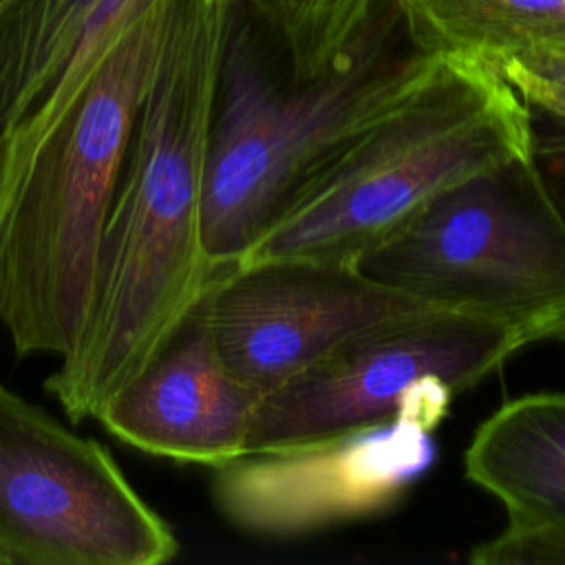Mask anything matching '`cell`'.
Segmentation results:
<instances>
[{
    "instance_id": "obj_1",
    "label": "cell",
    "mask_w": 565,
    "mask_h": 565,
    "mask_svg": "<svg viewBox=\"0 0 565 565\" xmlns=\"http://www.w3.org/2000/svg\"><path fill=\"white\" fill-rule=\"evenodd\" d=\"M230 7L168 0L104 227L90 313L44 382L73 422L95 417L143 369L214 276L203 247V190Z\"/></svg>"
},
{
    "instance_id": "obj_2",
    "label": "cell",
    "mask_w": 565,
    "mask_h": 565,
    "mask_svg": "<svg viewBox=\"0 0 565 565\" xmlns=\"http://www.w3.org/2000/svg\"><path fill=\"white\" fill-rule=\"evenodd\" d=\"M430 57L411 40L399 2L380 0L342 60L296 79L271 33L230 9L203 190V247L214 271L236 265Z\"/></svg>"
},
{
    "instance_id": "obj_3",
    "label": "cell",
    "mask_w": 565,
    "mask_h": 565,
    "mask_svg": "<svg viewBox=\"0 0 565 565\" xmlns=\"http://www.w3.org/2000/svg\"><path fill=\"white\" fill-rule=\"evenodd\" d=\"M168 0L115 38L0 203V329L15 355L66 358L86 327L104 227L163 42Z\"/></svg>"
},
{
    "instance_id": "obj_4",
    "label": "cell",
    "mask_w": 565,
    "mask_h": 565,
    "mask_svg": "<svg viewBox=\"0 0 565 565\" xmlns=\"http://www.w3.org/2000/svg\"><path fill=\"white\" fill-rule=\"evenodd\" d=\"M530 152V110L516 88L481 57L435 51L419 77L296 192L236 265H355L444 190Z\"/></svg>"
},
{
    "instance_id": "obj_5",
    "label": "cell",
    "mask_w": 565,
    "mask_h": 565,
    "mask_svg": "<svg viewBox=\"0 0 565 565\" xmlns=\"http://www.w3.org/2000/svg\"><path fill=\"white\" fill-rule=\"evenodd\" d=\"M355 267L446 309L519 327L527 344L565 316V212L532 152L444 190Z\"/></svg>"
},
{
    "instance_id": "obj_6",
    "label": "cell",
    "mask_w": 565,
    "mask_h": 565,
    "mask_svg": "<svg viewBox=\"0 0 565 565\" xmlns=\"http://www.w3.org/2000/svg\"><path fill=\"white\" fill-rule=\"evenodd\" d=\"M527 347L510 322L433 309L362 331L263 395L247 452L413 417L437 428L457 393Z\"/></svg>"
},
{
    "instance_id": "obj_7",
    "label": "cell",
    "mask_w": 565,
    "mask_h": 565,
    "mask_svg": "<svg viewBox=\"0 0 565 565\" xmlns=\"http://www.w3.org/2000/svg\"><path fill=\"white\" fill-rule=\"evenodd\" d=\"M177 554V534L108 448L0 380V565H161Z\"/></svg>"
},
{
    "instance_id": "obj_8",
    "label": "cell",
    "mask_w": 565,
    "mask_h": 565,
    "mask_svg": "<svg viewBox=\"0 0 565 565\" xmlns=\"http://www.w3.org/2000/svg\"><path fill=\"white\" fill-rule=\"evenodd\" d=\"M199 307L225 364L263 395L362 331L446 309L311 258L221 267Z\"/></svg>"
},
{
    "instance_id": "obj_9",
    "label": "cell",
    "mask_w": 565,
    "mask_h": 565,
    "mask_svg": "<svg viewBox=\"0 0 565 565\" xmlns=\"http://www.w3.org/2000/svg\"><path fill=\"white\" fill-rule=\"evenodd\" d=\"M433 428L413 417L245 452L214 468L212 499L236 530L298 539L391 510L437 457Z\"/></svg>"
},
{
    "instance_id": "obj_10",
    "label": "cell",
    "mask_w": 565,
    "mask_h": 565,
    "mask_svg": "<svg viewBox=\"0 0 565 565\" xmlns=\"http://www.w3.org/2000/svg\"><path fill=\"white\" fill-rule=\"evenodd\" d=\"M260 399L221 358L196 302L95 419L141 452L218 468L247 452Z\"/></svg>"
},
{
    "instance_id": "obj_11",
    "label": "cell",
    "mask_w": 565,
    "mask_h": 565,
    "mask_svg": "<svg viewBox=\"0 0 565 565\" xmlns=\"http://www.w3.org/2000/svg\"><path fill=\"white\" fill-rule=\"evenodd\" d=\"M62 18L0 24V203L150 0H68Z\"/></svg>"
},
{
    "instance_id": "obj_12",
    "label": "cell",
    "mask_w": 565,
    "mask_h": 565,
    "mask_svg": "<svg viewBox=\"0 0 565 565\" xmlns=\"http://www.w3.org/2000/svg\"><path fill=\"white\" fill-rule=\"evenodd\" d=\"M463 468L505 508V527H565V393L503 404L477 428Z\"/></svg>"
},
{
    "instance_id": "obj_13",
    "label": "cell",
    "mask_w": 565,
    "mask_h": 565,
    "mask_svg": "<svg viewBox=\"0 0 565 565\" xmlns=\"http://www.w3.org/2000/svg\"><path fill=\"white\" fill-rule=\"evenodd\" d=\"M424 51L497 60L565 46V0H397Z\"/></svg>"
},
{
    "instance_id": "obj_14",
    "label": "cell",
    "mask_w": 565,
    "mask_h": 565,
    "mask_svg": "<svg viewBox=\"0 0 565 565\" xmlns=\"http://www.w3.org/2000/svg\"><path fill=\"white\" fill-rule=\"evenodd\" d=\"M241 2L278 42L296 79H309L347 55L380 0H227Z\"/></svg>"
},
{
    "instance_id": "obj_15",
    "label": "cell",
    "mask_w": 565,
    "mask_h": 565,
    "mask_svg": "<svg viewBox=\"0 0 565 565\" xmlns=\"http://www.w3.org/2000/svg\"><path fill=\"white\" fill-rule=\"evenodd\" d=\"M523 97L532 124V157L565 212V90L514 66L492 64Z\"/></svg>"
},
{
    "instance_id": "obj_16",
    "label": "cell",
    "mask_w": 565,
    "mask_h": 565,
    "mask_svg": "<svg viewBox=\"0 0 565 565\" xmlns=\"http://www.w3.org/2000/svg\"><path fill=\"white\" fill-rule=\"evenodd\" d=\"M470 561L481 565H565V527H503L479 543Z\"/></svg>"
},
{
    "instance_id": "obj_17",
    "label": "cell",
    "mask_w": 565,
    "mask_h": 565,
    "mask_svg": "<svg viewBox=\"0 0 565 565\" xmlns=\"http://www.w3.org/2000/svg\"><path fill=\"white\" fill-rule=\"evenodd\" d=\"M488 64H508L514 66L541 82H547L561 90H565V46H545L530 49L514 55L486 60Z\"/></svg>"
},
{
    "instance_id": "obj_18",
    "label": "cell",
    "mask_w": 565,
    "mask_h": 565,
    "mask_svg": "<svg viewBox=\"0 0 565 565\" xmlns=\"http://www.w3.org/2000/svg\"><path fill=\"white\" fill-rule=\"evenodd\" d=\"M543 340H558L565 342V316H561L556 322H552V327L545 331Z\"/></svg>"
}]
</instances>
